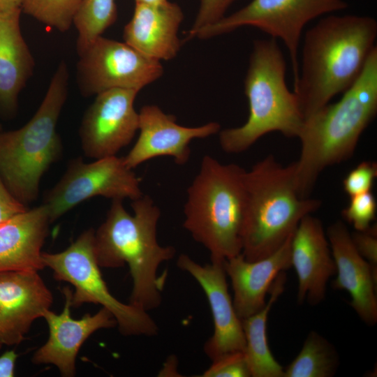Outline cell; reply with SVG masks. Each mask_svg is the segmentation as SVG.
Here are the masks:
<instances>
[{
    "label": "cell",
    "mask_w": 377,
    "mask_h": 377,
    "mask_svg": "<svg viewBox=\"0 0 377 377\" xmlns=\"http://www.w3.org/2000/svg\"><path fill=\"white\" fill-rule=\"evenodd\" d=\"M68 80V66L62 60L31 119L17 130L0 131V177L26 205L37 198L41 177L61 154L57 125L67 98Z\"/></svg>",
    "instance_id": "52a82bcc"
},
{
    "label": "cell",
    "mask_w": 377,
    "mask_h": 377,
    "mask_svg": "<svg viewBox=\"0 0 377 377\" xmlns=\"http://www.w3.org/2000/svg\"><path fill=\"white\" fill-rule=\"evenodd\" d=\"M183 19L179 6L168 0L135 3L133 15L124 29V42L153 59H172L180 49L177 34Z\"/></svg>",
    "instance_id": "d6986e66"
},
{
    "label": "cell",
    "mask_w": 377,
    "mask_h": 377,
    "mask_svg": "<svg viewBox=\"0 0 377 377\" xmlns=\"http://www.w3.org/2000/svg\"><path fill=\"white\" fill-rule=\"evenodd\" d=\"M117 17L115 0H82L73 24L77 31L76 51L81 55Z\"/></svg>",
    "instance_id": "d4e9b609"
},
{
    "label": "cell",
    "mask_w": 377,
    "mask_h": 377,
    "mask_svg": "<svg viewBox=\"0 0 377 377\" xmlns=\"http://www.w3.org/2000/svg\"><path fill=\"white\" fill-rule=\"evenodd\" d=\"M138 91L112 89L96 96L85 111L79 130L84 155L98 159L115 156L138 130L139 113L134 108Z\"/></svg>",
    "instance_id": "7c38bea8"
},
{
    "label": "cell",
    "mask_w": 377,
    "mask_h": 377,
    "mask_svg": "<svg viewBox=\"0 0 377 377\" xmlns=\"http://www.w3.org/2000/svg\"><path fill=\"white\" fill-rule=\"evenodd\" d=\"M82 0H23L22 11L47 27L67 31Z\"/></svg>",
    "instance_id": "484cf974"
},
{
    "label": "cell",
    "mask_w": 377,
    "mask_h": 377,
    "mask_svg": "<svg viewBox=\"0 0 377 377\" xmlns=\"http://www.w3.org/2000/svg\"><path fill=\"white\" fill-rule=\"evenodd\" d=\"M353 244L360 253L371 266L377 274V228L376 224L363 232L350 233Z\"/></svg>",
    "instance_id": "4dcf8cb0"
},
{
    "label": "cell",
    "mask_w": 377,
    "mask_h": 377,
    "mask_svg": "<svg viewBox=\"0 0 377 377\" xmlns=\"http://www.w3.org/2000/svg\"><path fill=\"white\" fill-rule=\"evenodd\" d=\"M3 343H1V340H0V348H1Z\"/></svg>",
    "instance_id": "d590c367"
},
{
    "label": "cell",
    "mask_w": 377,
    "mask_h": 377,
    "mask_svg": "<svg viewBox=\"0 0 377 377\" xmlns=\"http://www.w3.org/2000/svg\"><path fill=\"white\" fill-rule=\"evenodd\" d=\"M244 186L242 253L248 261L276 251L294 233L302 219L321 205L318 199L300 195L295 163L283 166L272 155L245 172Z\"/></svg>",
    "instance_id": "277c9868"
},
{
    "label": "cell",
    "mask_w": 377,
    "mask_h": 377,
    "mask_svg": "<svg viewBox=\"0 0 377 377\" xmlns=\"http://www.w3.org/2000/svg\"><path fill=\"white\" fill-rule=\"evenodd\" d=\"M286 274H279L269 290V298L257 313L242 319L246 345L244 354L252 377H283V367L275 360L267 338V322L272 305L285 290Z\"/></svg>",
    "instance_id": "603a6c76"
},
{
    "label": "cell",
    "mask_w": 377,
    "mask_h": 377,
    "mask_svg": "<svg viewBox=\"0 0 377 377\" xmlns=\"http://www.w3.org/2000/svg\"><path fill=\"white\" fill-rule=\"evenodd\" d=\"M201 377H250L251 373L244 351L226 354L212 361Z\"/></svg>",
    "instance_id": "83f0119b"
},
{
    "label": "cell",
    "mask_w": 377,
    "mask_h": 377,
    "mask_svg": "<svg viewBox=\"0 0 377 377\" xmlns=\"http://www.w3.org/2000/svg\"><path fill=\"white\" fill-rule=\"evenodd\" d=\"M293 234L274 253L264 258L246 260L242 253L226 260L225 269L233 290V306L242 320L266 304L265 297L274 279L290 268V245Z\"/></svg>",
    "instance_id": "ffe728a7"
},
{
    "label": "cell",
    "mask_w": 377,
    "mask_h": 377,
    "mask_svg": "<svg viewBox=\"0 0 377 377\" xmlns=\"http://www.w3.org/2000/svg\"><path fill=\"white\" fill-rule=\"evenodd\" d=\"M327 237L336 265L335 290L347 291L349 304L367 325L377 322V274L356 250L346 224L337 221L327 230Z\"/></svg>",
    "instance_id": "ac0fdd59"
},
{
    "label": "cell",
    "mask_w": 377,
    "mask_h": 377,
    "mask_svg": "<svg viewBox=\"0 0 377 377\" xmlns=\"http://www.w3.org/2000/svg\"><path fill=\"white\" fill-rule=\"evenodd\" d=\"M377 177V164L364 161L351 170L343 181V188L349 197L370 192Z\"/></svg>",
    "instance_id": "f1b7e54d"
},
{
    "label": "cell",
    "mask_w": 377,
    "mask_h": 377,
    "mask_svg": "<svg viewBox=\"0 0 377 377\" xmlns=\"http://www.w3.org/2000/svg\"><path fill=\"white\" fill-rule=\"evenodd\" d=\"M290 261L298 278L297 302L316 306L324 301L336 265L322 222L311 214L302 219L293 233Z\"/></svg>",
    "instance_id": "e0dca14e"
},
{
    "label": "cell",
    "mask_w": 377,
    "mask_h": 377,
    "mask_svg": "<svg viewBox=\"0 0 377 377\" xmlns=\"http://www.w3.org/2000/svg\"><path fill=\"white\" fill-rule=\"evenodd\" d=\"M138 113V138L123 157L131 169L159 156L172 157L177 164L184 165L189 160V145L193 139L206 138L219 133L221 128L215 121L197 127L181 126L175 116L165 114L155 105H145Z\"/></svg>",
    "instance_id": "5bb4252c"
},
{
    "label": "cell",
    "mask_w": 377,
    "mask_h": 377,
    "mask_svg": "<svg viewBox=\"0 0 377 377\" xmlns=\"http://www.w3.org/2000/svg\"><path fill=\"white\" fill-rule=\"evenodd\" d=\"M142 195L140 179L123 157L111 156L89 163L78 158L69 163L60 180L45 194L43 205L52 222L95 196L133 201Z\"/></svg>",
    "instance_id": "30bf717a"
},
{
    "label": "cell",
    "mask_w": 377,
    "mask_h": 377,
    "mask_svg": "<svg viewBox=\"0 0 377 377\" xmlns=\"http://www.w3.org/2000/svg\"><path fill=\"white\" fill-rule=\"evenodd\" d=\"M22 1L23 0H0V12L21 8Z\"/></svg>",
    "instance_id": "836d02e7"
},
{
    "label": "cell",
    "mask_w": 377,
    "mask_h": 377,
    "mask_svg": "<svg viewBox=\"0 0 377 377\" xmlns=\"http://www.w3.org/2000/svg\"><path fill=\"white\" fill-rule=\"evenodd\" d=\"M0 131H1V124H0Z\"/></svg>",
    "instance_id": "8d00e7d4"
},
{
    "label": "cell",
    "mask_w": 377,
    "mask_h": 377,
    "mask_svg": "<svg viewBox=\"0 0 377 377\" xmlns=\"http://www.w3.org/2000/svg\"><path fill=\"white\" fill-rule=\"evenodd\" d=\"M53 302L52 294L38 271L0 272V340L16 345L33 322L43 317Z\"/></svg>",
    "instance_id": "2e32d148"
},
{
    "label": "cell",
    "mask_w": 377,
    "mask_h": 377,
    "mask_svg": "<svg viewBox=\"0 0 377 377\" xmlns=\"http://www.w3.org/2000/svg\"><path fill=\"white\" fill-rule=\"evenodd\" d=\"M376 36V20L357 15H331L306 31L293 91L304 120L355 82Z\"/></svg>",
    "instance_id": "6da1fadb"
},
{
    "label": "cell",
    "mask_w": 377,
    "mask_h": 377,
    "mask_svg": "<svg viewBox=\"0 0 377 377\" xmlns=\"http://www.w3.org/2000/svg\"><path fill=\"white\" fill-rule=\"evenodd\" d=\"M133 215L123 200H112L106 219L94 233V250L101 267L118 268L127 264L133 281L129 304L146 311L162 302L167 272L158 276L160 265L174 258L172 246L157 240L161 210L147 195L133 200Z\"/></svg>",
    "instance_id": "7a4b0ae2"
},
{
    "label": "cell",
    "mask_w": 377,
    "mask_h": 377,
    "mask_svg": "<svg viewBox=\"0 0 377 377\" xmlns=\"http://www.w3.org/2000/svg\"><path fill=\"white\" fill-rule=\"evenodd\" d=\"M94 233L92 228L84 231L61 252L42 253L45 267L52 270L55 279L68 282L75 288L72 307L84 303L101 304L112 313L122 335H157L158 327L148 311L124 304L110 293L96 258Z\"/></svg>",
    "instance_id": "ba28073f"
},
{
    "label": "cell",
    "mask_w": 377,
    "mask_h": 377,
    "mask_svg": "<svg viewBox=\"0 0 377 377\" xmlns=\"http://www.w3.org/2000/svg\"><path fill=\"white\" fill-rule=\"evenodd\" d=\"M18 355L15 350H7L0 356V377L15 376V363Z\"/></svg>",
    "instance_id": "d6a6232c"
},
{
    "label": "cell",
    "mask_w": 377,
    "mask_h": 377,
    "mask_svg": "<svg viewBox=\"0 0 377 377\" xmlns=\"http://www.w3.org/2000/svg\"><path fill=\"white\" fill-rule=\"evenodd\" d=\"M159 61L127 43L101 36L79 56L76 82L82 96H96L112 89L140 91L163 74Z\"/></svg>",
    "instance_id": "8fae6325"
},
{
    "label": "cell",
    "mask_w": 377,
    "mask_h": 377,
    "mask_svg": "<svg viewBox=\"0 0 377 377\" xmlns=\"http://www.w3.org/2000/svg\"><path fill=\"white\" fill-rule=\"evenodd\" d=\"M236 0H200L195 22L188 31L186 40L195 38L199 30L223 18L226 10Z\"/></svg>",
    "instance_id": "f546056e"
},
{
    "label": "cell",
    "mask_w": 377,
    "mask_h": 377,
    "mask_svg": "<svg viewBox=\"0 0 377 377\" xmlns=\"http://www.w3.org/2000/svg\"><path fill=\"white\" fill-rule=\"evenodd\" d=\"M29 209L7 188L0 177V225Z\"/></svg>",
    "instance_id": "1f68e13d"
},
{
    "label": "cell",
    "mask_w": 377,
    "mask_h": 377,
    "mask_svg": "<svg viewBox=\"0 0 377 377\" xmlns=\"http://www.w3.org/2000/svg\"><path fill=\"white\" fill-rule=\"evenodd\" d=\"M50 223L42 204L0 225V272H38L45 267L42 247Z\"/></svg>",
    "instance_id": "44dd1931"
},
{
    "label": "cell",
    "mask_w": 377,
    "mask_h": 377,
    "mask_svg": "<svg viewBox=\"0 0 377 377\" xmlns=\"http://www.w3.org/2000/svg\"><path fill=\"white\" fill-rule=\"evenodd\" d=\"M22 9L0 12V116L17 110L20 92L34 73L35 61L20 27Z\"/></svg>",
    "instance_id": "7402d4cb"
},
{
    "label": "cell",
    "mask_w": 377,
    "mask_h": 377,
    "mask_svg": "<svg viewBox=\"0 0 377 377\" xmlns=\"http://www.w3.org/2000/svg\"><path fill=\"white\" fill-rule=\"evenodd\" d=\"M339 365L335 347L316 331H311L296 357L283 368V377H332Z\"/></svg>",
    "instance_id": "cb8c5ba5"
},
{
    "label": "cell",
    "mask_w": 377,
    "mask_h": 377,
    "mask_svg": "<svg viewBox=\"0 0 377 377\" xmlns=\"http://www.w3.org/2000/svg\"><path fill=\"white\" fill-rule=\"evenodd\" d=\"M345 0H252L235 13L198 31L195 37L209 38L244 26L260 29L279 38L288 50L294 77H299L298 48L302 30L312 20L347 8Z\"/></svg>",
    "instance_id": "9c48e42d"
},
{
    "label": "cell",
    "mask_w": 377,
    "mask_h": 377,
    "mask_svg": "<svg viewBox=\"0 0 377 377\" xmlns=\"http://www.w3.org/2000/svg\"><path fill=\"white\" fill-rule=\"evenodd\" d=\"M377 113V47L355 82L335 103H327L304 120L297 138L301 152L295 163L302 198L309 195L326 168L347 160Z\"/></svg>",
    "instance_id": "3957f363"
},
{
    "label": "cell",
    "mask_w": 377,
    "mask_h": 377,
    "mask_svg": "<svg viewBox=\"0 0 377 377\" xmlns=\"http://www.w3.org/2000/svg\"><path fill=\"white\" fill-rule=\"evenodd\" d=\"M245 172L205 155L187 189L183 226L209 251L210 259L227 260L242 253Z\"/></svg>",
    "instance_id": "5b68a950"
},
{
    "label": "cell",
    "mask_w": 377,
    "mask_h": 377,
    "mask_svg": "<svg viewBox=\"0 0 377 377\" xmlns=\"http://www.w3.org/2000/svg\"><path fill=\"white\" fill-rule=\"evenodd\" d=\"M210 260L211 263L202 265L182 253L177 258V266L195 279L207 298L214 333L205 343L204 352L213 361L230 353L244 351L246 341L242 320L228 291L226 260Z\"/></svg>",
    "instance_id": "4fadbf2b"
},
{
    "label": "cell",
    "mask_w": 377,
    "mask_h": 377,
    "mask_svg": "<svg viewBox=\"0 0 377 377\" xmlns=\"http://www.w3.org/2000/svg\"><path fill=\"white\" fill-rule=\"evenodd\" d=\"M167 0H135V3H159Z\"/></svg>",
    "instance_id": "e575fe53"
},
{
    "label": "cell",
    "mask_w": 377,
    "mask_h": 377,
    "mask_svg": "<svg viewBox=\"0 0 377 377\" xmlns=\"http://www.w3.org/2000/svg\"><path fill=\"white\" fill-rule=\"evenodd\" d=\"M62 292L65 296L64 309L60 314L50 309L44 313L43 318L49 327V337L34 354L31 361L36 364H53L61 376L72 377L75 374L76 357L83 343L96 331L114 327L117 323L112 313L105 307L94 315L87 313L80 319L73 318V292L68 287Z\"/></svg>",
    "instance_id": "9a60e30c"
},
{
    "label": "cell",
    "mask_w": 377,
    "mask_h": 377,
    "mask_svg": "<svg viewBox=\"0 0 377 377\" xmlns=\"http://www.w3.org/2000/svg\"><path fill=\"white\" fill-rule=\"evenodd\" d=\"M286 71V60L276 38L253 43L244 79L249 117L242 126L219 132V143L224 151L242 152L274 131L288 138L298 136L304 117L296 95L287 87Z\"/></svg>",
    "instance_id": "8992f818"
},
{
    "label": "cell",
    "mask_w": 377,
    "mask_h": 377,
    "mask_svg": "<svg viewBox=\"0 0 377 377\" xmlns=\"http://www.w3.org/2000/svg\"><path fill=\"white\" fill-rule=\"evenodd\" d=\"M350 198L348 205L341 212L343 219L356 231L368 230L376 219L377 205L374 195L370 191Z\"/></svg>",
    "instance_id": "4316f807"
}]
</instances>
